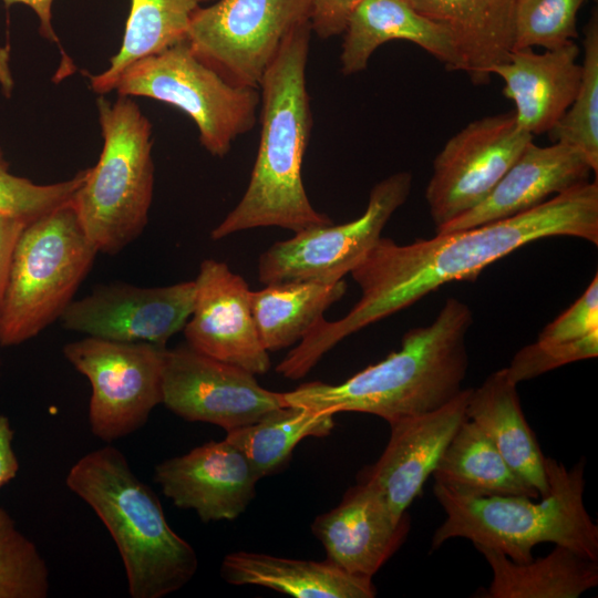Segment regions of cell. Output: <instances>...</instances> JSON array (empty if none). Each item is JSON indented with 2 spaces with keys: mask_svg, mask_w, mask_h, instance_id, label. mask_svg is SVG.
Wrapping results in <instances>:
<instances>
[{
  "mask_svg": "<svg viewBox=\"0 0 598 598\" xmlns=\"http://www.w3.org/2000/svg\"><path fill=\"white\" fill-rule=\"evenodd\" d=\"M598 245V183L585 182L515 216L399 245L380 237L350 271L361 297L336 321L321 318L278 363L291 380L306 377L341 340L419 301L441 286L473 280L494 261L548 237Z\"/></svg>",
  "mask_w": 598,
  "mask_h": 598,
  "instance_id": "1",
  "label": "cell"
},
{
  "mask_svg": "<svg viewBox=\"0 0 598 598\" xmlns=\"http://www.w3.org/2000/svg\"><path fill=\"white\" fill-rule=\"evenodd\" d=\"M310 22L283 41L259 83L260 138L249 184L239 203L210 233L213 240L259 227L298 233L332 224L310 203L302 162L312 117L307 90Z\"/></svg>",
  "mask_w": 598,
  "mask_h": 598,
  "instance_id": "2",
  "label": "cell"
},
{
  "mask_svg": "<svg viewBox=\"0 0 598 598\" xmlns=\"http://www.w3.org/2000/svg\"><path fill=\"white\" fill-rule=\"evenodd\" d=\"M471 308L450 297L429 326L409 330L401 349L340 384L306 382L282 392L287 405L316 411L361 412L388 423L434 411L463 390L468 368Z\"/></svg>",
  "mask_w": 598,
  "mask_h": 598,
  "instance_id": "3",
  "label": "cell"
},
{
  "mask_svg": "<svg viewBox=\"0 0 598 598\" xmlns=\"http://www.w3.org/2000/svg\"><path fill=\"white\" fill-rule=\"evenodd\" d=\"M65 483L107 528L132 598L165 597L195 576V549L171 528L157 495L134 474L120 450L105 445L83 455Z\"/></svg>",
  "mask_w": 598,
  "mask_h": 598,
  "instance_id": "4",
  "label": "cell"
},
{
  "mask_svg": "<svg viewBox=\"0 0 598 598\" xmlns=\"http://www.w3.org/2000/svg\"><path fill=\"white\" fill-rule=\"evenodd\" d=\"M545 470L549 492L539 502L525 496L461 495L435 484L433 493L446 517L433 534L432 549L461 537L523 564L533 559L536 545L554 543L598 560V526L584 503L585 461L567 470L546 457Z\"/></svg>",
  "mask_w": 598,
  "mask_h": 598,
  "instance_id": "5",
  "label": "cell"
},
{
  "mask_svg": "<svg viewBox=\"0 0 598 598\" xmlns=\"http://www.w3.org/2000/svg\"><path fill=\"white\" fill-rule=\"evenodd\" d=\"M103 146L71 204L99 252L114 256L148 223L154 193L152 124L128 96L97 99Z\"/></svg>",
  "mask_w": 598,
  "mask_h": 598,
  "instance_id": "6",
  "label": "cell"
},
{
  "mask_svg": "<svg viewBox=\"0 0 598 598\" xmlns=\"http://www.w3.org/2000/svg\"><path fill=\"white\" fill-rule=\"evenodd\" d=\"M97 252L71 202L28 223L11 259L0 346L24 343L61 319Z\"/></svg>",
  "mask_w": 598,
  "mask_h": 598,
  "instance_id": "7",
  "label": "cell"
},
{
  "mask_svg": "<svg viewBox=\"0 0 598 598\" xmlns=\"http://www.w3.org/2000/svg\"><path fill=\"white\" fill-rule=\"evenodd\" d=\"M122 96L150 97L173 105L196 124L202 146L224 157L257 122L258 89L236 86L203 63L186 41L142 58L118 78Z\"/></svg>",
  "mask_w": 598,
  "mask_h": 598,
  "instance_id": "8",
  "label": "cell"
},
{
  "mask_svg": "<svg viewBox=\"0 0 598 598\" xmlns=\"http://www.w3.org/2000/svg\"><path fill=\"white\" fill-rule=\"evenodd\" d=\"M310 22V0H218L198 8L186 43L233 85L258 89L286 38Z\"/></svg>",
  "mask_w": 598,
  "mask_h": 598,
  "instance_id": "9",
  "label": "cell"
},
{
  "mask_svg": "<svg viewBox=\"0 0 598 598\" xmlns=\"http://www.w3.org/2000/svg\"><path fill=\"white\" fill-rule=\"evenodd\" d=\"M166 347L84 337L63 347L64 358L91 384L89 423L111 443L140 430L163 401Z\"/></svg>",
  "mask_w": 598,
  "mask_h": 598,
  "instance_id": "10",
  "label": "cell"
},
{
  "mask_svg": "<svg viewBox=\"0 0 598 598\" xmlns=\"http://www.w3.org/2000/svg\"><path fill=\"white\" fill-rule=\"evenodd\" d=\"M411 187L410 172L394 173L373 186L367 208L357 219L308 228L275 243L259 257V281L342 280L381 237L391 216L406 202Z\"/></svg>",
  "mask_w": 598,
  "mask_h": 598,
  "instance_id": "11",
  "label": "cell"
},
{
  "mask_svg": "<svg viewBox=\"0 0 598 598\" xmlns=\"http://www.w3.org/2000/svg\"><path fill=\"white\" fill-rule=\"evenodd\" d=\"M534 136L514 112L468 123L437 153L425 189L435 231L480 204Z\"/></svg>",
  "mask_w": 598,
  "mask_h": 598,
  "instance_id": "12",
  "label": "cell"
},
{
  "mask_svg": "<svg viewBox=\"0 0 598 598\" xmlns=\"http://www.w3.org/2000/svg\"><path fill=\"white\" fill-rule=\"evenodd\" d=\"M162 403L186 421L210 423L226 432L287 405L282 392L262 388L254 373L187 343L164 351Z\"/></svg>",
  "mask_w": 598,
  "mask_h": 598,
  "instance_id": "13",
  "label": "cell"
},
{
  "mask_svg": "<svg viewBox=\"0 0 598 598\" xmlns=\"http://www.w3.org/2000/svg\"><path fill=\"white\" fill-rule=\"evenodd\" d=\"M195 291L194 280L165 287L99 285L85 297L74 299L61 321L64 329L86 337L166 347L188 321Z\"/></svg>",
  "mask_w": 598,
  "mask_h": 598,
  "instance_id": "14",
  "label": "cell"
},
{
  "mask_svg": "<svg viewBox=\"0 0 598 598\" xmlns=\"http://www.w3.org/2000/svg\"><path fill=\"white\" fill-rule=\"evenodd\" d=\"M194 281V308L183 329L186 343L255 375L267 373L270 359L255 324L246 280L227 264L205 259Z\"/></svg>",
  "mask_w": 598,
  "mask_h": 598,
  "instance_id": "15",
  "label": "cell"
},
{
  "mask_svg": "<svg viewBox=\"0 0 598 598\" xmlns=\"http://www.w3.org/2000/svg\"><path fill=\"white\" fill-rule=\"evenodd\" d=\"M471 389L443 406L389 423L388 444L378 461L363 468L359 482L378 489L394 516H403L420 495L460 425L467 420Z\"/></svg>",
  "mask_w": 598,
  "mask_h": 598,
  "instance_id": "16",
  "label": "cell"
},
{
  "mask_svg": "<svg viewBox=\"0 0 598 598\" xmlns=\"http://www.w3.org/2000/svg\"><path fill=\"white\" fill-rule=\"evenodd\" d=\"M154 481L176 507L194 509L209 523L241 515L255 498L259 478L245 455L225 439L158 463Z\"/></svg>",
  "mask_w": 598,
  "mask_h": 598,
  "instance_id": "17",
  "label": "cell"
},
{
  "mask_svg": "<svg viewBox=\"0 0 598 598\" xmlns=\"http://www.w3.org/2000/svg\"><path fill=\"white\" fill-rule=\"evenodd\" d=\"M410 525L408 512L394 516L378 489L358 481L334 508L315 518L311 529L329 561L372 578L404 543Z\"/></svg>",
  "mask_w": 598,
  "mask_h": 598,
  "instance_id": "18",
  "label": "cell"
},
{
  "mask_svg": "<svg viewBox=\"0 0 598 598\" xmlns=\"http://www.w3.org/2000/svg\"><path fill=\"white\" fill-rule=\"evenodd\" d=\"M591 172L586 158L571 146L560 142L539 146L533 140L480 204L437 229L436 234L515 216L588 182Z\"/></svg>",
  "mask_w": 598,
  "mask_h": 598,
  "instance_id": "19",
  "label": "cell"
},
{
  "mask_svg": "<svg viewBox=\"0 0 598 598\" xmlns=\"http://www.w3.org/2000/svg\"><path fill=\"white\" fill-rule=\"evenodd\" d=\"M580 50L575 43L545 50H513L492 74L504 82L503 94L515 104L519 128L530 135L548 133L574 101L580 78Z\"/></svg>",
  "mask_w": 598,
  "mask_h": 598,
  "instance_id": "20",
  "label": "cell"
},
{
  "mask_svg": "<svg viewBox=\"0 0 598 598\" xmlns=\"http://www.w3.org/2000/svg\"><path fill=\"white\" fill-rule=\"evenodd\" d=\"M447 32L462 69L475 85L488 84L493 69L514 48L516 0H408Z\"/></svg>",
  "mask_w": 598,
  "mask_h": 598,
  "instance_id": "21",
  "label": "cell"
},
{
  "mask_svg": "<svg viewBox=\"0 0 598 598\" xmlns=\"http://www.w3.org/2000/svg\"><path fill=\"white\" fill-rule=\"evenodd\" d=\"M343 33L340 63L344 75L365 70L374 51L394 40L416 44L450 71L462 69L444 28L416 11L408 0H363Z\"/></svg>",
  "mask_w": 598,
  "mask_h": 598,
  "instance_id": "22",
  "label": "cell"
},
{
  "mask_svg": "<svg viewBox=\"0 0 598 598\" xmlns=\"http://www.w3.org/2000/svg\"><path fill=\"white\" fill-rule=\"evenodd\" d=\"M466 416L491 440L520 478L540 497L548 494L546 457L526 421L517 384L511 380L506 368L492 372L480 386L471 389Z\"/></svg>",
  "mask_w": 598,
  "mask_h": 598,
  "instance_id": "23",
  "label": "cell"
},
{
  "mask_svg": "<svg viewBox=\"0 0 598 598\" xmlns=\"http://www.w3.org/2000/svg\"><path fill=\"white\" fill-rule=\"evenodd\" d=\"M221 577L231 585L266 587L296 598H373L372 578L323 561L235 551L225 556Z\"/></svg>",
  "mask_w": 598,
  "mask_h": 598,
  "instance_id": "24",
  "label": "cell"
},
{
  "mask_svg": "<svg viewBox=\"0 0 598 598\" xmlns=\"http://www.w3.org/2000/svg\"><path fill=\"white\" fill-rule=\"evenodd\" d=\"M475 548L493 573L487 598H578L598 585V560L564 546L523 564L491 548Z\"/></svg>",
  "mask_w": 598,
  "mask_h": 598,
  "instance_id": "25",
  "label": "cell"
},
{
  "mask_svg": "<svg viewBox=\"0 0 598 598\" xmlns=\"http://www.w3.org/2000/svg\"><path fill=\"white\" fill-rule=\"evenodd\" d=\"M432 475L436 485L461 495L540 497L470 420L460 425Z\"/></svg>",
  "mask_w": 598,
  "mask_h": 598,
  "instance_id": "26",
  "label": "cell"
},
{
  "mask_svg": "<svg viewBox=\"0 0 598 598\" xmlns=\"http://www.w3.org/2000/svg\"><path fill=\"white\" fill-rule=\"evenodd\" d=\"M346 291L343 279L334 283L276 282L250 290L251 311L265 349L278 351L300 342Z\"/></svg>",
  "mask_w": 598,
  "mask_h": 598,
  "instance_id": "27",
  "label": "cell"
},
{
  "mask_svg": "<svg viewBox=\"0 0 598 598\" xmlns=\"http://www.w3.org/2000/svg\"><path fill=\"white\" fill-rule=\"evenodd\" d=\"M213 0H131L122 44L107 68L89 75L91 89L114 91L124 70L135 61L185 41L194 12Z\"/></svg>",
  "mask_w": 598,
  "mask_h": 598,
  "instance_id": "28",
  "label": "cell"
},
{
  "mask_svg": "<svg viewBox=\"0 0 598 598\" xmlns=\"http://www.w3.org/2000/svg\"><path fill=\"white\" fill-rule=\"evenodd\" d=\"M334 415L306 406L285 405L255 423L227 432L225 439L245 455L260 480L280 471L303 439L329 435L334 427Z\"/></svg>",
  "mask_w": 598,
  "mask_h": 598,
  "instance_id": "29",
  "label": "cell"
},
{
  "mask_svg": "<svg viewBox=\"0 0 598 598\" xmlns=\"http://www.w3.org/2000/svg\"><path fill=\"white\" fill-rule=\"evenodd\" d=\"M581 78L574 101L548 132L553 142L577 150L598 172V17L595 10L585 27Z\"/></svg>",
  "mask_w": 598,
  "mask_h": 598,
  "instance_id": "30",
  "label": "cell"
},
{
  "mask_svg": "<svg viewBox=\"0 0 598 598\" xmlns=\"http://www.w3.org/2000/svg\"><path fill=\"white\" fill-rule=\"evenodd\" d=\"M49 590L50 574L44 558L0 507V598H45Z\"/></svg>",
  "mask_w": 598,
  "mask_h": 598,
  "instance_id": "31",
  "label": "cell"
},
{
  "mask_svg": "<svg viewBox=\"0 0 598 598\" xmlns=\"http://www.w3.org/2000/svg\"><path fill=\"white\" fill-rule=\"evenodd\" d=\"M585 1L516 0L513 50H553L575 42L577 14Z\"/></svg>",
  "mask_w": 598,
  "mask_h": 598,
  "instance_id": "32",
  "label": "cell"
},
{
  "mask_svg": "<svg viewBox=\"0 0 598 598\" xmlns=\"http://www.w3.org/2000/svg\"><path fill=\"white\" fill-rule=\"evenodd\" d=\"M87 173L85 168L62 182L37 184L11 173L0 148V213L28 224L71 202Z\"/></svg>",
  "mask_w": 598,
  "mask_h": 598,
  "instance_id": "33",
  "label": "cell"
},
{
  "mask_svg": "<svg viewBox=\"0 0 598 598\" xmlns=\"http://www.w3.org/2000/svg\"><path fill=\"white\" fill-rule=\"evenodd\" d=\"M537 342L547 346L598 344V275L584 293L547 324Z\"/></svg>",
  "mask_w": 598,
  "mask_h": 598,
  "instance_id": "34",
  "label": "cell"
},
{
  "mask_svg": "<svg viewBox=\"0 0 598 598\" xmlns=\"http://www.w3.org/2000/svg\"><path fill=\"white\" fill-rule=\"evenodd\" d=\"M363 0H310L311 31L321 39L342 34Z\"/></svg>",
  "mask_w": 598,
  "mask_h": 598,
  "instance_id": "35",
  "label": "cell"
},
{
  "mask_svg": "<svg viewBox=\"0 0 598 598\" xmlns=\"http://www.w3.org/2000/svg\"><path fill=\"white\" fill-rule=\"evenodd\" d=\"M25 221L0 213V309L8 282L16 244Z\"/></svg>",
  "mask_w": 598,
  "mask_h": 598,
  "instance_id": "36",
  "label": "cell"
},
{
  "mask_svg": "<svg viewBox=\"0 0 598 598\" xmlns=\"http://www.w3.org/2000/svg\"><path fill=\"white\" fill-rule=\"evenodd\" d=\"M13 436L10 420L0 413V488L12 481L20 468L13 450Z\"/></svg>",
  "mask_w": 598,
  "mask_h": 598,
  "instance_id": "37",
  "label": "cell"
},
{
  "mask_svg": "<svg viewBox=\"0 0 598 598\" xmlns=\"http://www.w3.org/2000/svg\"><path fill=\"white\" fill-rule=\"evenodd\" d=\"M7 6L11 4H24L32 9L39 20L40 34L50 42L59 44V37L56 35L52 25V3L53 0H1Z\"/></svg>",
  "mask_w": 598,
  "mask_h": 598,
  "instance_id": "38",
  "label": "cell"
},
{
  "mask_svg": "<svg viewBox=\"0 0 598 598\" xmlns=\"http://www.w3.org/2000/svg\"><path fill=\"white\" fill-rule=\"evenodd\" d=\"M0 87L4 96L12 95L14 79L10 66V49L2 45H0Z\"/></svg>",
  "mask_w": 598,
  "mask_h": 598,
  "instance_id": "39",
  "label": "cell"
},
{
  "mask_svg": "<svg viewBox=\"0 0 598 598\" xmlns=\"http://www.w3.org/2000/svg\"><path fill=\"white\" fill-rule=\"evenodd\" d=\"M0 370H1V357H0Z\"/></svg>",
  "mask_w": 598,
  "mask_h": 598,
  "instance_id": "40",
  "label": "cell"
}]
</instances>
